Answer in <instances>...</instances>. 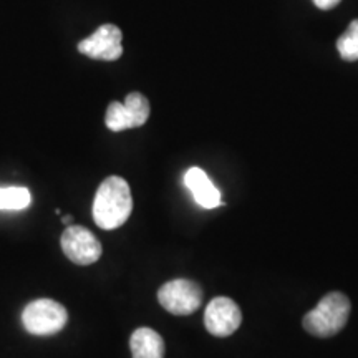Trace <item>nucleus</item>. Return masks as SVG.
I'll return each mask as SVG.
<instances>
[{
  "label": "nucleus",
  "instance_id": "obj_9",
  "mask_svg": "<svg viewBox=\"0 0 358 358\" xmlns=\"http://www.w3.org/2000/svg\"><path fill=\"white\" fill-rule=\"evenodd\" d=\"M185 185L192 192L196 203L204 209H214L221 206V192L213 185L201 168H189L185 174Z\"/></svg>",
  "mask_w": 358,
  "mask_h": 358
},
{
  "label": "nucleus",
  "instance_id": "obj_1",
  "mask_svg": "<svg viewBox=\"0 0 358 358\" xmlns=\"http://www.w3.org/2000/svg\"><path fill=\"white\" fill-rule=\"evenodd\" d=\"M133 211L131 189L127 179L110 176L98 186L93 201V219L105 231L122 227Z\"/></svg>",
  "mask_w": 358,
  "mask_h": 358
},
{
  "label": "nucleus",
  "instance_id": "obj_13",
  "mask_svg": "<svg viewBox=\"0 0 358 358\" xmlns=\"http://www.w3.org/2000/svg\"><path fill=\"white\" fill-rule=\"evenodd\" d=\"M315 3V7H319L320 10H332L334 7H337L342 0H312Z\"/></svg>",
  "mask_w": 358,
  "mask_h": 358
},
{
  "label": "nucleus",
  "instance_id": "obj_6",
  "mask_svg": "<svg viewBox=\"0 0 358 358\" xmlns=\"http://www.w3.org/2000/svg\"><path fill=\"white\" fill-rule=\"evenodd\" d=\"M62 250L77 266H92L101 257L103 248L92 231L83 226H66L60 239Z\"/></svg>",
  "mask_w": 358,
  "mask_h": 358
},
{
  "label": "nucleus",
  "instance_id": "obj_11",
  "mask_svg": "<svg viewBox=\"0 0 358 358\" xmlns=\"http://www.w3.org/2000/svg\"><path fill=\"white\" fill-rule=\"evenodd\" d=\"M32 196L27 187L6 186L0 187V211H19L30 206Z\"/></svg>",
  "mask_w": 358,
  "mask_h": 358
},
{
  "label": "nucleus",
  "instance_id": "obj_3",
  "mask_svg": "<svg viewBox=\"0 0 358 358\" xmlns=\"http://www.w3.org/2000/svg\"><path fill=\"white\" fill-rule=\"evenodd\" d=\"M66 322H69L66 308L52 299H37L27 303L22 312L24 329L37 337H48V335L62 332Z\"/></svg>",
  "mask_w": 358,
  "mask_h": 358
},
{
  "label": "nucleus",
  "instance_id": "obj_7",
  "mask_svg": "<svg viewBox=\"0 0 358 358\" xmlns=\"http://www.w3.org/2000/svg\"><path fill=\"white\" fill-rule=\"evenodd\" d=\"M123 34L116 25H101L95 34H92L78 43V52L93 60L113 62L123 53Z\"/></svg>",
  "mask_w": 358,
  "mask_h": 358
},
{
  "label": "nucleus",
  "instance_id": "obj_12",
  "mask_svg": "<svg viewBox=\"0 0 358 358\" xmlns=\"http://www.w3.org/2000/svg\"><path fill=\"white\" fill-rule=\"evenodd\" d=\"M337 50L343 60H358V19L348 25L345 34L340 35L337 40Z\"/></svg>",
  "mask_w": 358,
  "mask_h": 358
},
{
  "label": "nucleus",
  "instance_id": "obj_10",
  "mask_svg": "<svg viewBox=\"0 0 358 358\" xmlns=\"http://www.w3.org/2000/svg\"><path fill=\"white\" fill-rule=\"evenodd\" d=\"M133 358H164V340L148 327L134 330L129 338Z\"/></svg>",
  "mask_w": 358,
  "mask_h": 358
},
{
  "label": "nucleus",
  "instance_id": "obj_14",
  "mask_svg": "<svg viewBox=\"0 0 358 358\" xmlns=\"http://www.w3.org/2000/svg\"><path fill=\"white\" fill-rule=\"evenodd\" d=\"M71 221H73V217H71V216H70V214H66V216H64V217H62V222H64V224H65V226H70V224H71Z\"/></svg>",
  "mask_w": 358,
  "mask_h": 358
},
{
  "label": "nucleus",
  "instance_id": "obj_2",
  "mask_svg": "<svg viewBox=\"0 0 358 358\" xmlns=\"http://www.w3.org/2000/svg\"><path fill=\"white\" fill-rule=\"evenodd\" d=\"M350 315V301L340 292L327 294L313 310L303 317V329L315 337H332L343 329Z\"/></svg>",
  "mask_w": 358,
  "mask_h": 358
},
{
  "label": "nucleus",
  "instance_id": "obj_5",
  "mask_svg": "<svg viewBox=\"0 0 358 358\" xmlns=\"http://www.w3.org/2000/svg\"><path fill=\"white\" fill-rule=\"evenodd\" d=\"M150 118V101L141 93L133 92L124 103L111 101L106 110L105 123L111 131H124L129 128H140Z\"/></svg>",
  "mask_w": 358,
  "mask_h": 358
},
{
  "label": "nucleus",
  "instance_id": "obj_4",
  "mask_svg": "<svg viewBox=\"0 0 358 358\" xmlns=\"http://www.w3.org/2000/svg\"><path fill=\"white\" fill-rule=\"evenodd\" d=\"M158 301L173 315H191L203 303V290L192 280H169L158 290Z\"/></svg>",
  "mask_w": 358,
  "mask_h": 358
},
{
  "label": "nucleus",
  "instance_id": "obj_8",
  "mask_svg": "<svg viewBox=\"0 0 358 358\" xmlns=\"http://www.w3.org/2000/svg\"><path fill=\"white\" fill-rule=\"evenodd\" d=\"M241 322V308L229 297L213 299L204 312L206 330L214 337H229L239 329Z\"/></svg>",
  "mask_w": 358,
  "mask_h": 358
}]
</instances>
